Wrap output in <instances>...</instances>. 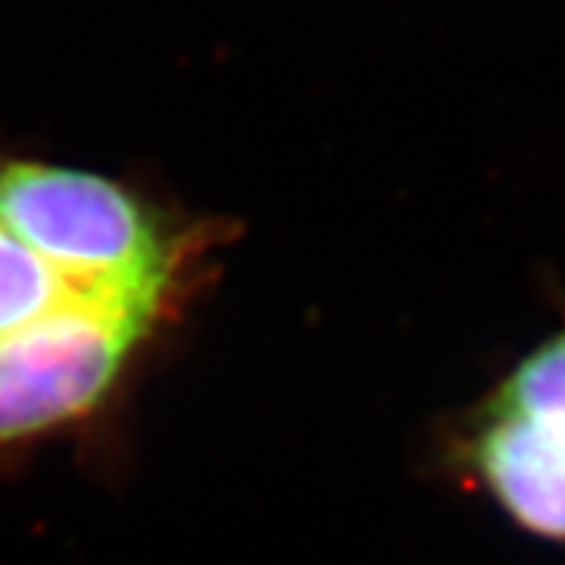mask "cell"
Wrapping results in <instances>:
<instances>
[{
  "mask_svg": "<svg viewBox=\"0 0 565 565\" xmlns=\"http://www.w3.org/2000/svg\"><path fill=\"white\" fill-rule=\"evenodd\" d=\"M481 490L527 534L565 541V330L534 345L465 437Z\"/></svg>",
  "mask_w": 565,
  "mask_h": 565,
  "instance_id": "cell-2",
  "label": "cell"
},
{
  "mask_svg": "<svg viewBox=\"0 0 565 565\" xmlns=\"http://www.w3.org/2000/svg\"><path fill=\"white\" fill-rule=\"evenodd\" d=\"M79 299L88 296L0 223V340L17 337Z\"/></svg>",
  "mask_w": 565,
  "mask_h": 565,
  "instance_id": "cell-4",
  "label": "cell"
},
{
  "mask_svg": "<svg viewBox=\"0 0 565 565\" xmlns=\"http://www.w3.org/2000/svg\"><path fill=\"white\" fill-rule=\"evenodd\" d=\"M154 318L136 305L79 299L0 340V444L88 415Z\"/></svg>",
  "mask_w": 565,
  "mask_h": 565,
  "instance_id": "cell-3",
  "label": "cell"
},
{
  "mask_svg": "<svg viewBox=\"0 0 565 565\" xmlns=\"http://www.w3.org/2000/svg\"><path fill=\"white\" fill-rule=\"evenodd\" d=\"M0 223L82 296L161 315L180 252L117 182L54 163H0Z\"/></svg>",
  "mask_w": 565,
  "mask_h": 565,
  "instance_id": "cell-1",
  "label": "cell"
}]
</instances>
